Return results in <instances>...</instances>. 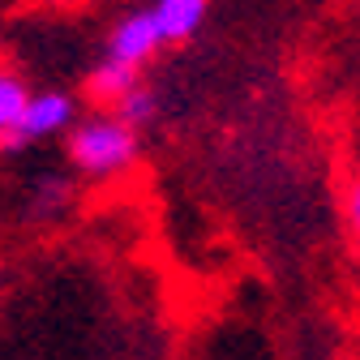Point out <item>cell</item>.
Instances as JSON below:
<instances>
[{
    "label": "cell",
    "instance_id": "obj_2",
    "mask_svg": "<svg viewBox=\"0 0 360 360\" xmlns=\"http://www.w3.org/2000/svg\"><path fill=\"white\" fill-rule=\"evenodd\" d=\"M77 124V103L73 95H60V90H39V95L26 99V112L22 120L0 138V150H18L26 142H39V138H56V133H69Z\"/></svg>",
    "mask_w": 360,
    "mask_h": 360
},
{
    "label": "cell",
    "instance_id": "obj_8",
    "mask_svg": "<svg viewBox=\"0 0 360 360\" xmlns=\"http://www.w3.org/2000/svg\"><path fill=\"white\" fill-rule=\"evenodd\" d=\"M343 223H347V236L360 245V172L347 180V189H343Z\"/></svg>",
    "mask_w": 360,
    "mask_h": 360
},
{
    "label": "cell",
    "instance_id": "obj_9",
    "mask_svg": "<svg viewBox=\"0 0 360 360\" xmlns=\"http://www.w3.org/2000/svg\"><path fill=\"white\" fill-rule=\"evenodd\" d=\"M43 5H52V9H82L86 0H43Z\"/></svg>",
    "mask_w": 360,
    "mask_h": 360
},
{
    "label": "cell",
    "instance_id": "obj_6",
    "mask_svg": "<svg viewBox=\"0 0 360 360\" xmlns=\"http://www.w3.org/2000/svg\"><path fill=\"white\" fill-rule=\"evenodd\" d=\"M26 99H30V90H26V82L13 73V69H0V138L22 120V112H26Z\"/></svg>",
    "mask_w": 360,
    "mask_h": 360
},
{
    "label": "cell",
    "instance_id": "obj_7",
    "mask_svg": "<svg viewBox=\"0 0 360 360\" xmlns=\"http://www.w3.org/2000/svg\"><path fill=\"white\" fill-rule=\"evenodd\" d=\"M112 112H116L120 120H129L133 129H142V124H150V120H155L159 99H155V90H150V86H142V82H138V86H133V90H129V95H124Z\"/></svg>",
    "mask_w": 360,
    "mask_h": 360
},
{
    "label": "cell",
    "instance_id": "obj_4",
    "mask_svg": "<svg viewBox=\"0 0 360 360\" xmlns=\"http://www.w3.org/2000/svg\"><path fill=\"white\" fill-rule=\"evenodd\" d=\"M138 82H142V69H133V65H124L116 56H103L95 69L82 77V99L103 108V112H112Z\"/></svg>",
    "mask_w": 360,
    "mask_h": 360
},
{
    "label": "cell",
    "instance_id": "obj_3",
    "mask_svg": "<svg viewBox=\"0 0 360 360\" xmlns=\"http://www.w3.org/2000/svg\"><path fill=\"white\" fill-rule=\"evenodd\" d=\"M159 48H163V30L155 22V9H129V13H120V22L108 34V56H116V60H124L133 69H142Z\"/></svg>",
    "mask_w": 360,
    "mask_h": 360
},
{
    "label": "cell",
    "instance_id": "obj_1",
    "mask_svg": "<svg viewBox=\"0 0 360 360\" xmlns=\"http://www.w3.org/2000/svg\"><path fill=\"white\" fill-rule=\"evenodd\" d=\"M69 163L82 172V176H95V180H108V176H120L138 163L142 155V138L129 120H120L116 112H95L69 129Z\"/></svg>",
    "mask_w": 360,
    "mask_h": 360
},
{
    "label": "cell",
    "instance_id": "obj_5",
    "mask_svg": "<svg viewBox=\"0 0 360 360\" xmlns=\"http://www.w3.org/2000/svg\"><path fill=\"white\" fill-rule=\"evenodd\" d=\"M150 9L163 30V43H189L210 13V0H155Z\"/></svg>",
    "mask_w": 360,
    "mask_h": 360
}]
</instances>
